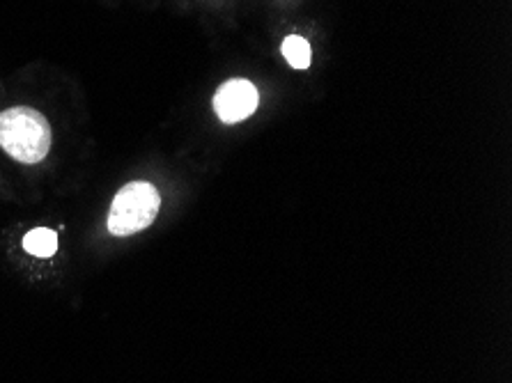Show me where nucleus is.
<instances>
[{
    "label": "nucleus",
    "mask_w": 512,
    "mask_h": 383,
    "mask_svg": "<svg viewBox=\"0 0 512 383\" xmlns=\"http://www.w3.org/2000/svg\"><path fill=\"white\" fill-rule=\"evenodd\" d=\"M283 58L290 62V67H294V69H308L310 67V44L299 35L285 37Z\"/></svg>",
    "instance_id": "5"
},
{
    "label": "nucleus",
    "mask_w": 512,
    "mask_h": 383,
    "mask_svg": "<svg viewBox=\"0 0 512 383\" xmlns=\"http://www.w3.org/2000/svg\"><path fill=\"white\" fill-rule=\"evenodd\" d=\"M258 101L260 97L253 83L244 81V78H232L216 90L214 111L226 124H235L251 117L258 108Z\"/></svg>",
    "instance_id": "3"
},
{
    "label": "nucleus",
    "mask_w": 512,
    "mask_h": 383,
    "mask_svg": "<svg viewBox=\"0 0 512 383\" xmlns=\"http://www.w3.org/2000/svg\"><path fill=\"white\" fill-rule=\"evenodd\" d=\"M161 209V195L150 182H131L122 186L108 211V230L115 237H129L150 228Z\"/></svg>",
    "instance_id": "2"
},
{
    "label": "nucleus",
    "mask_w": 512,
    "mask_h": 383,
    "mask_svg": "<svg viewBox=\"0 0 512 383\" xmlns=\"http://www.w3.org/2000/svg\"><path fill=\"white\" fill-rule=\"evenodd\" d=\"M0 147L21 163H40L51 150V127L46 117L28 106L0 113Z\"/></svg>",
    "instance_id": "1"
},
{
    "label": "nucleus",
    "mask_w": 512,
    "mask_h": 383,
    "mask_svg": "<svg viewBox=\"0 0 512 383\" xmlns=\"http://www.w3.org/2000/svg\"><path fill=\"white\" fill-rule=\"evenodd\" d=\"M23 248L35 257H51L58 250V234L49 228L30 230L23 239Z\"/></svg>",
    "instance_id": "4"
}]
</instances>
